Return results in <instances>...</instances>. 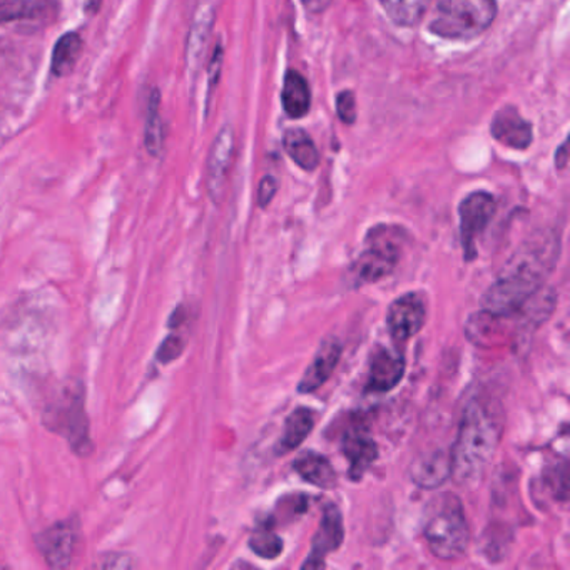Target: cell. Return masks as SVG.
<instances>
[{
    "mask_svg": "<svg viewBox=\"0 0 570 570\" xmlns=\"http://www.w3.org/2000/svg\"><path fill=\"white\" fill-rule=\"evenodd\" d=\"M283 109L292 119H302L312 108V91L308 82L299 72L288 71L282 92Z\"/></svg>",
    "mask_w": 570,
    "mask_h": 570,
    "instance_id": "9a60e30c",
    "label": "cell"
},
{
    "mask_svg": "<svg viewBox=\"0 0 570 570\" xmlns=\"http://www.w3.org/2000/svg\"><path fill=\"white\" fill-rule=\"evenodd\" d=\"M146 149L153 156H161L163 142V122L159 115V95L158 91L153 92L151 101L148 106V122H146Z\"/></svg>",
    "mask_w": 570,
    "mask_h": 570,
    "instance_id": "44dd1931",
    "label": "cell"
},
{
    "mask_svg": "<svg viewBox=\"0 0 570 570\" xmlns=\"http://www.w3.org/2000/svg\"><path fill=\"white\" fill-rule=\"evenodd\" d=\"M567 165V146L566 142H563L562 146H560L559 149H557L556 155V166L559 169L566 168Z\"/></svg>",
    "mask_w": 570,
    "mask_h": 570,
    "instance_id": "f1b7e54d",
    "label": "cell"
},
{
    "mask_svg": "<svg viewBox=\"0 0 570 570\" xmlns=\"http://www.w3.org/2000/svg\"><path fill=\"white\" fill-rule=\"evenodd\" d=\"M497 212V203L490 193H470L459 206L460 238L466 262L476 258V238L485 232Z\"/></svg>",
    "mask_w": 570,
    "mask_h": 570,
    "instance_id": "5b68a950",
    "label": "cell"
},
{
    "mask_svg": "<svg viewBox=\"0 0 570 570\" xmlns=\"http://www.w3.org/2000/svg\"><path fill=\"white\" fill-rule=\"evenodd\" d=\"M490 132L493 139L507 148L525 151L533 141V128L529 121L522 118L519 109L507 106L493 116Z\"/></svg>",
    "mask_w": 570,
    "mask_h": 570,
    "instance_id": "ba28073f",
    "label": "cell"
},
{
    "mask_svg": "<svg viewBox=\"0 0 570 570\" xmlns=\"http://www.w3.org/2000/svg\"><path fill=\"white\" fill-rule=\"evenodd\" d=\"M55 12V0H0V21L38 19Z\"/></svg>",
    "mask_w": 570,
    "mask_h": 570,
    "instance_id": "d6986e66",
    "label": "cell"
},
{
    "mask_svg": "<svg viewBox=\"0 0 570 570\" xmlns=\"http://www.w3.org/2000/svg\"><path fill=\"white\" fill-rule=\"evenodd\" d=\"M276 189H278V183H276L273 176H266V178L262 179L258 189V205L262 208H266L272 203V199L275 198Z\"/></svg>",
    "mask_w": 570,
    "mask_h": 570,
    "instance_id": "484cf974",
    "label": "cell"
},
{
    "mask_svg": "<svg viewBox=\"0 0 570 570\" xmlns=\"http://www.w3.org/2000/svg\"><path fill=\"white\" fill-rule=\"evenodd\" d=\"M213 26V12L206 11L205 14L199 16L198 22H196L195 29H193L191 39H189V51L188 56L191 59L202 58L203 49H205L206 39H208V32L212 31Z\"/></svg>",
    "mask_w": 570,
    "mask_h": 570,
    "instance_id": "cb8c5ba5",
    "label": "cell"
},
{
    "mask_svg": "<svg viewBox=\"0 0 570 570\" xmlns=\"http://www.w3.org/2000/svg\"><path fill=\"white\" fill-rule=\"evenodd\" d=\"M405 375V358L390 348H379L370 360L366 392L386 393L395 389Z\"/></svg>",
    "mask_w": 570,
    "mask_h": 570,
    "instance_id": "9c48e42d",
    "label": "cell"
},
{
    "mask_svg": "<svg viewBox=\"0 0 570 570\" xmlns=\"http://www.w3.org/2000/svg\"><path fill=\"white\" fill-rule=\"evenodd\" d=\"M400 243L395 228L380 226L368 236V246L355 263V278L358 285H368L386 278L399 265Z\"/></svg>",
    "mask_w": 570,
    "mask_h": 570,
    "instance_id": "277c9868",
    "label": "cell"
},
{
    "mask_svg": "<svg viewBox=\"0 0 570 570\" xmlns=\"http://www.w3.org/2000/svg\"><path fill=\"white\" fill-rule=\"evenodd\" d=\"M503 432L500 403L490 396H472L463 409L453 449L450 450L452 479L456 485L473 489L482 482L495 456Z\"/></svg>",
    "mask_w": 570,
    "mask_h": 570,
    "instance_id": "6da1fadb",
    "label": "cell"
},
{
    "mask_svg": "<svg viewBox=\"0 0 570 570\" xmlns=\"http://www.w3.org/2000/svg\"><path fill=\"white\" fill-rule=\"evenodd\" d=\"M345 539V527H343V517L338 507L330 505L323 510L322 522L313 537L312 552L308 559L303 562L302 569H322L325 567V557L330 552H335L342 547Z\"/></svg>",
    "mask_w": 570,
    "mask_h": 570,
    "instance_id": "52a82bcc",
    "label": "cell"
},
{
    "mask_svg": "<svg viewBox=\"0 0 570 570\" xmlns=\"http://www.w3.org/2000/svg\"><path fill=\"white\" fill-rule=\"evenodd\" d=\"M423 533L436 559L450 562L465 556L470 530L459 495L443 492L430 502Z\"/></svg>",
    "mask_w": 570,
    "mask_h": 570,
    "instance_id": "7a4b0ae2",
    "label": "cell"
},
{
    "mask_svg": "<svg viewBox=\"0 0 570 570\" xmlns=\"http://www.w3.org/2000/svg\"><path fill=\"white\" fill-rule=\"evenodd\" d=\"M433 0H380L386 16L400 28H413L422 21Z\"/></svg>",
    "mask_w": 570,
    "mask_h": 570,
    "instance_id": "ac0fdd59",
    "label": "cell"
},
{
    "mask_svg": "<svg viewBox=\"0 0 570 570\" xmlns=\"http://www.w3.org/2000/svg\"><path fill=\"white\" fill-rule=\"evenodd\" d=\"M249 549L262 559H278L283 552L282 537L268 529L256 530L249 539Z\"/></svg>",
    "mask_w": 570,
    "mask_h": 570,
    "instance_id": "7402d4cb",
    "label": "cell"
},
{
    "mask_svg": "<svg viewBox=\"0 0 570 570\" xmlns=\"http://www.w3.org/2000/svg\"><path fill=\"white\" fill-rule=\"evenodd\" d=\"M343 455L350 463V479L360 480L379 459V446L365 429L350 430L343 436Z\"/></svg>",
    "mask_w": 570,
    "mask_h": 570,
    "instance_id": "7c38bea8",
    "label": "cell"
},
{
    "mask_svg": "<svg viewBox=\"0 0 570 570\" xmlns=\"http://www.w3.org/2000/svg\"><path fill=\"white\" fill-rule=\"evenodd\" d=\"M293 469L305 482L320 489H333L338 482V475L332 462L322 453L312 452V450L299 453L293 462Z\"/></svg>",
    "mask_w": 570,
    "mask_h": 570,
    "instance_id": "5bb4252c",
    "label": "cell"
},
{
    "mask_svg": "<svg viewBox=\"0 0 570 570\" xmlns=\"http://www.w3.org/2000/svg\"><path fill=\"white\" fill-rule=\"evenodd\" d=\"M286 155L305 171L318 168L320 153L313 139L303 129H288L283 138Z\"/></svg>",
    "mask_w": 570,
    "mask_h": 570,
    "instance_id": "e0dca14e",
    "label": "cell"
},
{
    "mask_svg": "<svg viewBox=\"0 0 570 570\" xmlns=\"http://www.w3.org/2000/svg\"><path fill=\"white\" fill-rule=\"evenodd\" d=\"M313 426H315V413L312 410L305 409V406L293 410L292 415L286 419L282 440L278 443L279 455L298 449L305 442L306 436L312 433Z\"/></svg>",
    "mask_w": 570,
    "mask_h": 570,
    "instance_id": "2e32d148",
    "label": "cell"
},
{
    "mask_svg": "<svg viewBox=\"0 0 570 570\" xmlns=\"http://www.w3.org/2000/svg\"><path fill=\"white\" fill-rule=\"evenodd\" d=\"M452 475L450 453L443 450L423 453L410 465V479L420 489L435 490Z\"/></svg>",
    "mask_w": 570,
    "mask_h": 570,
    "instance_id": "4fadbf2b",
    "label": "cell"
},
{
    "mask_svg": "<svg viewBox=\"0 0 570 570\" xmlns=\"http://www.w3.org/2000/svg\"><path fill=\"white\" fill-rule=\"evenodd\" d=\"M495 0H436L429 29L449 41H472L495 21Z\"/></svg>",
    "mask_w": 570,
    "mask_h": 570,
    "instance_id": "3957f363",
    "label": "cell"
},
{
    "mask_svg": "<svg viewBox=\"0 0 570 570\" xmlns=\"http://www.w3.org/2000/svg\"><path fill=\"white\" fill-rule=\"evenodd\" d=\"M425 302L419 293H406L390 305L386 326L396 343L406 342L422 330L425 323Z\"/></svg>",
    "mask_w": 570,
    "mask_h": 570,
    "instance_id": "8992f818",
    "label": "cell"
},
{
    "mask_svg": "<svg viewBox=\"0 0 570 570\" xmlns=\"http://www.w3.org/2000/svg\"><path fill=\"white\" fill-rule=\"evenodd\" d=\"M342 350V343L335 336L323 340L315 358L309 363L305 375L299 380L298 392L306 395V393H313L322 389L326 380L332 376L333 370L338 365Z\"/></svg>",
    "mask_w": 570,
    "mask_h": 570,
    "instance_id": "8fae6325",
    "label": "cell"
},
{
    "mask_svg": "<svg viewBox=\"0 0 570 570\" xmlns=\"http://www.w3.org/2000/svg\"><path fill=\"white\" fill-rule=\"evenodd\" d=\"M46 539L55 540L56 543H46L45 552L49 560H52V566H62V560H68L71 556L72 549V532L71 529H55L49 533Z\"/></svg>",
    "mask_w": 570,
    "mask_h": 570,
    "instance_id": "603a6c76",
    "label": "cell"
},
{
    "mask_svg": "<svg viewBox=\"0 0 570 570\" xmlns=\"http://www.w3.org/2000/svg\"><path fill=\"white\" fill-rule=\"evenodd\" d=\"M233 155H235V132L232 126H225L213 142L208 159V189L209 195L218 202L232 168Z\"/></svg>",
    "mask_w": 570,
    "mask_h": 570,
    "instance_id": "30bf717a",
    "label": "cell"
},
{
    "mask_svg": "<svg viewBox=\"0 0 570 570\" xmlns=\"http://www.w3.org/2000/svg\"><path fill=\"white\" fill-rule=\"evenodd\" d=\"M81 49L82 41L76 32L62 36L56 45L55 55H52V72L56 76L69 75L78 62Z\"/></svg>",
    "mask_w": 570,
    "mask_h": 570,
    "instance_id": "ffe728a7",
    "label": "cell"
},
{
    "mask_svg": "<svg viewBox=\"0 0 570 570\" xmlns=\"http://www.w3.org/2000/svg\"><path fill=\"white\" fill-rule=\"evenodd\" d=\"M223 51L222 46L216 48L213 55L212 65H209V89L218 85L219 75H222Z\"/></svg>",
    "mask_w": 570,
    "mask_h": 570,
    "instance_id": "4316f807",
    "label": "cell"
},
{
    "mask_svg": "<svg viewBox=\"0 0 570 570\" xmlns=\"http://www.w3.org/2000/svg\"><path fill=\"white\" fill-rule=\"evenodd\" d=\"M336 112L345 125H353L356 121V101L352 91L340 92L336 98Z\"/></svg>",
    "mask_w": 570,
    "mask_h": 570,
    "instance_id": "d4e9b609",
    "label": "cell"
},
{
    "mask_svg": "<svg viewBox=\"0 0 570 570\" xmlns=\"http://www.w3.org/2000/svg\"><path fill=\"white\" fill-rule=\"evenodd\" d=\"M99 4H101V0H86V11L96 12L99 9Z\"/></svg>",
    "mask_w": 570,
    "mask_h": 570,
    "instance_id": "f546056e",
    "label": "cell"
},
{
    "mask_svg": "<svg viewBox=\"0 0 570 570\" xmlns=\"http://www.w3.org/2000/svg\"><path fill=\"white\" fill-rule=\"evenodd\" d=\"M332 2L333 0H303L306 11L312 12V14H322V12L330 8Z\"/></svg>",
    "mask_w": 570,
    "mask_h": 570,
    "instance_id": "83f0119b",
    "label": "cell"
}]
</instances>
